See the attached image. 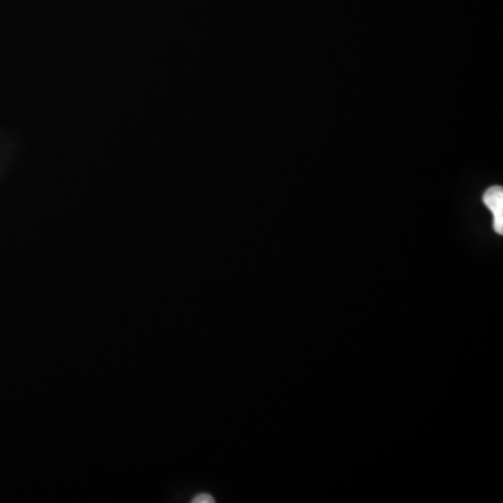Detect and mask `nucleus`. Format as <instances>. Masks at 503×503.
Masks as SVG:
<instances>
[{"label": "nucleus", "mask_w": 503, "mask_h": 503, "mask_svg": "<svg viewBox=\"0 0 503 503\" xmlns=\"http://www.w3.org/2000/svg\"><path fill=\"white\" fill-rule=\"evenodd\" d=\"M195 503H215V500L210 497V495H199L193 499Z\"/></svg>", "instance_id": "nucleus-2"}, {"label": "nucleus", "mask_w": 503, "mask_h": 503, "mask_svg": "<svg viewBox=\"0 0 503 503\" xmlns=\"http://www.w3.org/2000/svg\"><path fill=\"white\" fill-rule=\"evenodd\" d=\"M485 206L494 215V228L498 234H503V189L502 186H492L484 193Z\"/></svg>", "instance_id": "nucleus-1"}]
</instances>
